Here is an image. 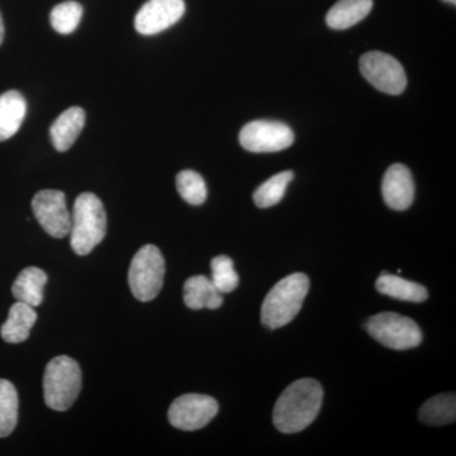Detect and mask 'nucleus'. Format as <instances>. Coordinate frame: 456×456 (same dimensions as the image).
Masks as SVG:
<instances>
[{
	"label": "nucleus",
	"mask_w": 456,
	"mask_h": 456,
	"mask_svg": "<svg viewBox=\"0 0 456 456\" xmlns=\"http://www.w3.org/2000/svg\"><path fill=\"white\" fill-rule=\"evenodd\" d=\"M323 391L317 380L305 378L290 384L275 403L273 421L283 434H296L316 419Z\"/></svg>",
	"instance_id": "f257e3e1"
},
{
	"label": "nucleus",
	"mask_w": 456,
	"mask_h": 456,
	"mask_svg": "<svg viewBox=\"0 0 456 456\" xmlns=\"http://www.w3.org/2000/svg\"><path fill=\"white\" fill-rule=\"evenodd\" d=\"M310 290V279L302 273H294L281 279L272 288L261 305V322L275 330L292 322L301 311Z\"/></svg>",
	"instance_id": "f03ea898"
},
{
	"label": "nucleus",
	"mask_w": 456,
	"mask_h": 456,
	"mask_svg": "<svg viewBox=\"0 0 456 456\" xmlns=\"http://www.w3.org/2000/svg\"><path fill=\"white\" fill-rule=\"evenodd\" d=\"M107 232V213L95 194L83 193L77 198L71 215L70 244L74 253L86 256L103 241Z\"/></svg>",
	"instance_id": "7ed1b4c3"
},
{
	"label": "nucleus",
	"mask_w": 456,
	"mask_h": 456,
	"mask_svg": "<svg viewBox=\"0 0 456 456\" xmlns=\"http://www.w3.org/2000/svg\"><path fill=\"white\" fill-rule=\"evenodd\" d=\"M82 391V369L69 356L50 360L44 375V398L53 411L64 412Z\"/></svg>",
	"instance_id": "20e7f679"
},
{
	"label": "nucleus",
	"mask_w": 456,
	"mask_h": 456,
	"mask_svg": "<svg viewBox=\"0 0 456 456\" xmlns=\"http://www.w3.org/2000/svg\"><path fill=\"white\" fill-rule=\"evenodd\" d=\"M165 259L155 245L141 248L131 261L128 284L134 298L150 302L158 297L164 285Z\"/></svg>",
	"instance_id": "39448f33"
},
{
	"label": "nucleus",
	"mask_w": 456,
	"mask_h": 456,
	"mask_svg": "<svg viewBox=\"0 0 456 456\" xmlns=\"http://www.w3.org/2000/svg\"><path fill=\"white\" fill-rule=\"evenodd\" d=\"M368 334L393 350H408L422 342V332L415 321L392 312L369 318L365 323Z\"/></svg>",
	"instance_id": "423d86ee"
},
{
	"label": "nucleus",
	"mask_w": 456,
	"mask_h": 456,
	"mask_svg": "<svg viewBox=\"0 0 456 456\" xmlns=\"http://www.w3.org/2000/svg\"><path fill=\"white\" fill-rule=\"evenodd\" d=\"M360 71L374 88L387 94H402L407 86L406 71L395 57L371 51L360 57Z\"/></svg>",
	"instance_id": "0eeeda50"
},
{
	"label": "nucleus",
	"mask_w": 456,
	"mask_h": 456,
	"mask_svg": "<svg viewBox=\"0 0 456 456\" xmlns=\"http://www.w3.org/2000/svg\"><path fill=\"white\" fill-rule=\"evenodd\" d=\"M294 134L283 122L257 119L248 123L240 132V143L255 154L278 152L293 145Z\"/></svg>",
	"instance_id": "6e6552de"
},
{
	"label": "nucleus",
	"mask_w": 456,
	"mask_h": 456,
	"mask_svg": "<svg viewBox=\"0 0 456 456\" xmlns=\"http://www.w3.org/2000/svg\"><path fill=\"white\" fill-rule=\"evenodd\" d=\"M218 403L209 395H184L171 403L167 417L170 424L183 431H196L206 428L217 416Z\"/></svg>",
	"instance_id": "1a4fd4ad"
},
{
	"label": "nucleus",
	"mask_w": 456,
	"mask_h": 456,
	"mask_svg": "<svg viewBox=\"0 0 456 456\" xmlns=\"http://www.w3.org/2000/svg\"><path fill=\"white\" fill-rule=\"evenodd\" d=\"M32 211L41 227L55 239L70 233L71 215L66 207L65 194L55 189H45L32 200Z\"/></svg>",
	"instance_id": "9d476101"
},
{
	"label": "nucleus",
	"mask_w": 456,
	"mask_h": 456,
	"mask_svg": "<svg viewBox=\"0 0 456 456\" xmlns=\"http://www.w3.org/2000/svg\"><path fill=\"white\" fill-rule=\"evenodd\" d=\"M184 13V0H149L136 14L134 28L141 35H158L175 25Z\"/></svg>",
	"instance_id": "9b49d317"
},
{
	"label": "nucleus",
	"mask_w": 456,
	"mask_h": 456,
	"mask_svg": "<svg viewBox=\"0 0 456 456\" xmlns=\"http://www.w3.org/2000/svg\"><path fill=\"white\" fill-rule=\"evenodd\" d=\"M384 202L395 211H406L415 198L412 174L403 164H393L384 174L382 183Z\"/></svg>",
	"instance_id": "f8f14e48"
},
{
	"label": "nucleus",
	"mask_w": 456,
	"mask_h": 456,
	"mask_svg": "<svg viewBox=\"0 0 456 456\" xmlns=\"http://www.w3.org/2000/svg\"><path fill=\"white\" fill-rule=\"evenodd\" d=\"M86 126V112L83 108L71 107L57 117L50 128L51 141L57 151H68L79 137Z\"/></svg>",
	"instance_id": "ddd939ff"
},
{
	"label": "nucleus",
	"mask_w": 456,
	"mask_h": 456,
	"mask_svg": "<svg viewBox=\"0 0 456 456\" xmlns=\"http://www.w3.org/2000/svg\"><path fill=\"white\" fill-rule=\"evenodd\" d=\"M26 99L17 90L0 95V142L13 137L25 121Z\"/></svg>",
	"instance_id": "4468645a"
},
{
	"label": "nucleus",
	"mask_w": 456,
	"mask_h": 456,
	"mask_svg": "<svg viewBox=\"0 0 456 456\" xmlns=\"http://www.w3.org/2000/svg\"><path fill=\"white\" fill-rule=\"evenodd\" d=\"M184 303L191 310H217L224 303L220 290L213 284L212 279L204 275L189 278L184 284Z\"/></svg>",
	"instance_id": "2eb2a0df"
},
{
	"label": "nucleus",
	"mask_w": 456,
	"mask_h": 456,
	"mask_svg": "<svg viewBox=\"0 0 456 456\" xmlns=\"http://www.w3.org/2000/svg\"><path fill=\"white\" fill-rule=\"evenodd\" d=\"M37 320V314L31 305L17 302L9 310L8 320L0 329L3 340L9 344L26 341L31 334L32 327Z\"/></svg>",
	"instance_id": "dca6fc26"
},
{
	"label": "nucleus",
	"mask_w": 456,
	"mask_h": 456,
	"mask_svg": "<svg viewBox=\"0 0 456 456\" xmlns=\"http://www.w3.org/2000/svg\"><path fill=\"white\" fill-rule=\"evenodd\" d=\"M47 283V274L44 270L29 266L18 275L12 293L18 302L26 303L31 307H38L44 301V288Z\"/></svg>",
	"instance_id": "f3484780"
},
{
	"label": "nucleus",
	"mask_w": 456,
	"mask_h": 456,
	"mask_svg": "<svg viewBox=\"0 0 456 456\" xmlns=\"http://www.w3.org/2000/svg\"><path fill=\"white\" fill-rule=\"evenodd\" d=\"M371 8L373 0H338L327 13V26L332 29L350 28L364 20Z\"/></svg>",
	"instance_id": "a211bd4d"
},
{
	"label": "nucleus",
	"mask_w": 456,
	"mask_h": 456,
	"mask_svg": "<svg viewBox=\"0 0 456 456\" xmlns=\"http://www.w3.org/2000/svg\"><path fill=\"white\" fill-rule=\"evenodd\" d=\"M375 287L380 294L398 301L421 303L425 302L428 297V289L424 285L413 283L386 272L378 278Z\"/></svg>",
	"instance_id": "6ab92c4d"
},
{
	"label": "nucleus",
	"mask_w": 456,
	"mask_h": 456,
	"mask_svg": "<svg viewBox=\"0 0 456 456\" xmlns=\"http://www.w3.org/2000/svg\"><path fill=\"white\" fill-rule=\"evenodd\" d=\"M419 419L426 425L445 426L452 424L456 417L455 393H445L428 399L419 408Z\"/></svg>",
	"instance_id": "aec40b11"
},
{
	"label": "nucleus",
	"mask_w": 456,
	"mask_h": 456,
	"mask_svg": "<svg viewBox=\"0 0 456 456\" xmlns=\"http://www.w3.org/2000/svg\"><path fill=\"white\" fill-rule=\"evenodd\" d=\"M18 393L9 380L0 379V437H7L18 422Z\"/></svg>",
	"instance_id": "412c9836"
},
{
	"label": "nucleus",
	"mask_w": 456,
	"mask_h": 456,
	"mask_svg": "<svg viewBox=\"0 0 456 456\" xmlns=\"http://www.w3.org/2000/svg\"><path fill=\"white\" fill-rule=\"evenodd\" d=\"M294 178L293 171L275 174L255 191L254 202L259 208H269L283 200L288 185Z\"/></svg>",
	"instance_id": "4be33fe9"
},
{
	"label": "nucleus",
	"mask_w": 456,
	"mask_h": 456,
	"mask_svg": "<svg viewBox=\"0 0 456 456\" xmlns=\"http://www.w3.org/2000/svg\"><path fill=\"white\" fill-rule=\"evenodd\" d=\"M83 17V7L80 3L69 2L60 3L51 12V26L57 33L70 35L79 26Z\"/></svg>",
	"instance_id": "5701e85b"
},
{
	"label": "nucleus",
	"mask_w": 456,
	"mask_h": 456,
	"mask_svg": "<svg viewBox=\"0 0 456 456\" xmlns=\"http://www.w3.org/2000/svg\"><path fill=\"white\" fill-rule=\"evenodd\" d=\"M176 189L185 202L200 206L207 200V185L200 174L194 170L180 171L176 176Z\"/></svg>",
	"instance_id": "b1692460"
},
{
	"label": "nucleus",
	"mask_w": 456,
	"mask_h": 456,
	"mask_svg": "<svg viewBox=\"0 0 456 456\" xmlns=\"http://www.w3.org/2000/svg\"><path fill=\"white\" fill-rule=\"evenodd\" d=\"M212 281L222 294L231 293L239 287L240 278L231 257L216 256L211 261Z\"/></svg>",
	"instance_id": "393cba45"
},
{
	"label": "nucleus",
	"mask_w": 456,
	"mask_h": 456,
	"mask_svg": "<svg viewBox=\"0 0 456 456\" xmlns=\"http://www.w3.org/2000/svg\"><path fill=\"white\" fill-rule=\"evenodd\" d=\"M3 38H4V25H3L2 14H0V45H2Z\"/></svg>",
	"instance_id": "a878e982"
},
{
	"label": "nucleus",
	"mask_w": 456,
	"mask_h": 456,
	"mask_svg": "<svg viewBox=\"0 0 456 456\" xmlns=\"http://www.w3.org/2000/svg\"><path fill=\"white\" fill-rule=\"evenodd\" d=\"M444 2L450 3V4L455 5L456 0H444Z\"/></svg>",
	"instance_id": "bb28decb"
}]
</instances>
